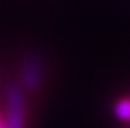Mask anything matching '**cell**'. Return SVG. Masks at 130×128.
Listing matches in <instances>:
<instances>
[{"mask_svg":"<svg viewBox=\"0 0 130 128\" xmlns=\"http://www.w3.org/2000/svg\"><path fill=\"white\" fill-rule=\"evenodd\" d=\"M45 78V63L37 53H27L20 62L19 85L25 93H34L42 87Z\"/></svg>","mask_w":130,"mask_h":128,"instance_id":"cell-2","label":"cell"},{"mask_svg":"<svg viewBox=\"0 0 130 128\" xmlns=\"http://www.w3.org/2000/svg\"><path fill=\"white\" fill-rule=\"evenodd\" d=\"M25 92L17 82H10L5 87V117L4 128H25L27 120V100Z\"/></svg>","mask_w":130,"mask_h":128,"instance_id":"cell-1","label":"cell"},{"mask_svg":"<svg viewBox=\"0 0 130 128\" xmlns=\"http://www.w3.org/2000/svg\"><path fill=\"white\" fill-rule=\"evenodd\" d=\"M0 128H4V118H2V115H0Z\"/></svg>","mask_w":130,"mask_h":128,"instance_id":"cell-4","label":"cell"},{"mask_svg":"<svg viewBox=\"0 0 130 128\" xmlns=\"http://www.w3.org/2000/svg\"><path fill=\"white\" fill-rule=\"evenodd\" d=\"M113 115L122 121H130V98H120L115 102Z\"/></svg>","mask_w":130,"mask_h":128,"instance_id":"cell-3","label":"cell"}]
</instances>
